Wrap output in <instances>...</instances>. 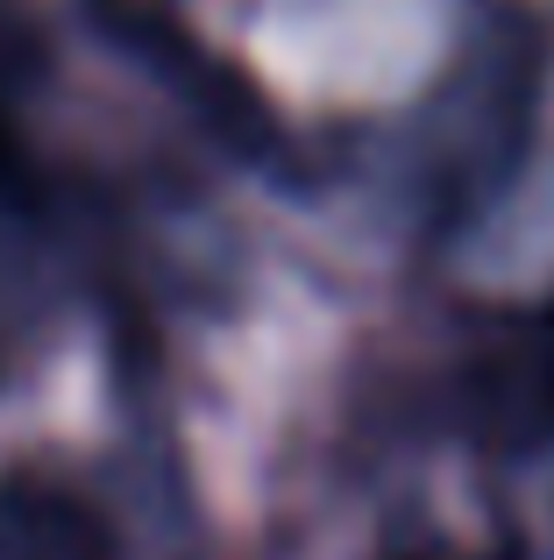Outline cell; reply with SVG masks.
Segmentation results:
<instances>
[{"mask_svg":"<svg viewBox=\"0 0 554 560\" xmlns=\"http://www.w3.org/2000/svg\"><path fill=\"white\" fill-rule=\"evenodd\" d=\"M28 178V164H22V142H14V128H8V107H0V191H14Z\"/></svg>","mask_w":554,"mask_h":560,"instance_id":"cell-3","label":"cell"},{"mask_svg":"<svg viewBox=\"0 0 554 560\" xmlns=\"http://www.w3.org/2000/svg\"><path fill=\"white\" fill-rule=\"evenodd\" d=\"M0 560H107V525L79 490L14 468L0 476Z\"/></svg>","mask_w":554,"mask_h":560,"instance_id":"cell-2","label":"cell"},{"mask_svg":"<svg viewBox=\"0 0 554 560\" xmlns=\"http://www.w3.org/2000/svg\"><path fill=\"white\" fill-rule=\"evenodd\" d=\"M547 397H554V355H547Z\"/></svg>","mask_w":554,"mask_h":560,"instance_id":"cell-4","label":"cell"},{"mask_svg":"<svg viewBox=\"0 0 554 560\" xmlns=\"http://www.w3.org/2000/svg\"><path fill=\"white\" fill-rule=\"evenodd\" d=\"M85 14L100 22V36H107L114 50H128L157 85H171V100H185L213 142H228V150L250 156V164H264L270 150H285V128H277L264 85H256L235 57L199 43L171 8H157V0H85Z\"/></svg>","mask_w":554,"mask_h":560,"instance_id":"cell-1","label":"cell"}]
</instances>
